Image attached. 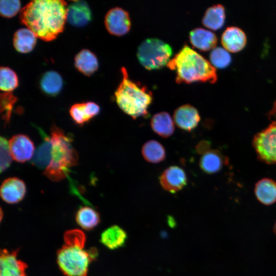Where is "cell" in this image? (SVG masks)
<instances>
[{
	"mask_svg": "<svg viewBox=\"0 0 276 276\" xmlns=\"http://www.w3.org/2000/svg\"><path fill=\"white\" fill-rule=\"evenodd\" d=\"M52 143L51 159L43 174L53 181L65 178L70 169L78 163L77 152L73 147L72 139L55 125L50 130Z\"/></svg>",
	"mask_w": 276,
	"mask_h": 276,
	"instance_id": "277c9868",
	"label": "cell"
},
{
	"mask_svg": "<svg viewBox=\"0 0 276 276\" xmlns=\"http://www.w3.org/2000/svg\"><path fill=\"white\" fill-rule=\"evenodd\" d=\"M127 237V234L123 229L114 225L102 233L100 242L108 249H116L125 244Z\"/></svg>",
	"mask_w": 276,
	"mask_h": 276,
	"instance_id": "44dd1931",
	"label": "cell"
},
{
	"mask_svg": "<svg viewBox=\"0 0 276 276\" xmlns=\"http://www.w3.org/2000/svg\"><path fill=\"white\" fill-rule=\"evenodd\" d=\"M100 107L94 102L76 103L70 109V114L77 125L82 126L97 116Z\"/></svg>",
	"mask_w": 276,
	"mask_h": 276,
	"instance_id": "2e32d148",
	"label": "cell"
},
{
	"mask_svg": "<svg viewBox=\"0 0 276 276\" xmlns=\"http://www.w3.org/2000/svg\"><path fill=\"white\" fill-rule=\"evenodd\" d=\"M74 65L78 71L87 76L94 74L99 66L97 56L87 49H83L77 54L74 58Z\"/></svg>",
	"mask_w": 276,
	"mask_h": 276,
	"instance_id": "ffe728a7",
	"label": "cell"
},
{
	"mask_svg": "<svg viewBox=\"0 0 276 276\" xmlns=\"http://www.w3.org/2000/svg\"><path fill=\"white\" fill-rule=\"evenodd\" d=\"M67 7L62 0H34L20 11V20L37 38L52 41L64 29Z\"/></svg>",
	"mask_w": 276,
	"mask_h": 276,
	"instance_id": "6da1fadb",
	"label": "cell"
},
{
	"mask_svg": "<svg viewBox=\"0 0 276 276\" xmlns=\"http://www.w3.org/2000/svg\"><path fill=\"white\" fill-rule=\"evenodd\" d=\"M161 187L166 191L174 194L183 189L188 183L186 172L177 166L166 169L159 177Z\"/></svg>",
	"mask_w": 276,
	"mask_h": 276,
	"instance_id": "9c48e42d",
	"label": "cell"
},
{
	"mask_svg": "<svg viewBox=\"0 0 276 276\" xmlns=\"http://www.w3.org/2000/svg\"><path fill=\"white\" fill-rule=\"evenodd\" d=\"M75 219L77 224L83 229L90 230L98 225L100 221V216L95 209L85 206L78 210Z\"/></svg>",
	"mask_w": 276,
	"mask_h": 276,
	"instance_id": "4316f807",
	"label": "cell"
},
{
	"mask_svg": "<svg viewBox=\"0 0 276 276\" xmlns=\"http://www.w3.org/2000/svg\"><path fill=\"white\" fill-rule=\"evenodd\" d=\"M150 126L156 134L164 138L172 135L175 130L173 120L165 111L154 114L151 119Z\"/></svg>",
	"mask_w": 276,
	"mask_h": 276,
	"instance_id": "d6986e66",
	"label": "cell"
},
{
	"mask_svg": "<svg viewBox=\"0 0 276 276\" xmlns=\"http://www.w3.org/2000/svg\"><path fill=\"white\" fill-rule=\"evenodd\" d=\"M104 24L107 31L116 36L125 35L129 32L131 27L129 13L120 7L113 8L107 12Z\"/></svg>",
	"mask_w": 276,
	"mask_h": 276,
	"instance_id": "ba28073f",
	"label": "cell"
},
{
	"mask_svg": "<svg viewBox=\"0 0 276 276\" xmlns=\"http://www.w3.org/2000/svg\"><path fill=\"white\" fill-rule=\"evenodd\" d=\"M37 38L35 34L27 28L18 29L13 35L14 47L19 53H29L34 49Z\"/></svg>",
	"mask_w": 276,
	"mask_h": 276,
	"instance_id": "7402d4cb",
	"label": "cell"
},
{
	"mask_svg": "<svg viewBox=\"0 0 276 276\" xmlns=\"http://www.w3.org/2000/svg\"><path fill=\"white\" fill-rule=\"evenodd\" d=\"M252 144L259 159L276 164V120L254 136Z\"/></svg>",
	"mask_w": 276,
	"mask_h": 276,
	"instance_id": "52a82bcc",
	"label": "cell"
},
{
	"mask_svg": "<svg viewBox=\"0 0 276 276\" xmlns=\"http://www.w3.org/2000/svg\"><path fill=\"white\" fill-rule=\"evenodd\" d=\"M189 39L194 47L202 51L214 49L218 41V38L214 32L202 28L191 30Z\"/></svg>",
	"mask_w": 276,
	"mask_h": 276,
	"instance_id": "e0dca14e",
	"label": "cell"
},
{
	"mask_svg": "<svg viewBox=\"0 0 276 276\" xmlns=\"http://www.w3.org/2000/svg\"><path fill=\"white\" fill-rule=\"evenodd\" d=\"M211 63L214 67L224 68L228 66L232 58L229 52L224 48L216 47L212 50L210 54Z\"/></svg>",
	"mask_w": 276,
	"mask_h": 276,
	"instance_id": "f546056e",
	"label": "cell"
},
{
	"mask_svg": "<svg viewBox=\"0 0 276 276\" xmlns=\"http://www.w3.org/2000/svg\"><path fill=\"white\" fill-rule=\"evenodd\" d=\"M27 192L25 183L16 177H9L3 181L1 186L2 199L9 204H15L21 201Z\"/></svg>",
	"mask_w": 276,
	"mask_h": 276,
	"instance_id": "7c38bea8",
	"label": "cell"
},
{
	"mask_svg": "<svg viewBox=\"0 0 276 276\" xmlns=\"http://www.w3.org/2000/svg\"><path fill=\"white\" fill-rule=\"evenodd\" d=\"M167 66L175 72L178 83L195 82L214 83L217 80L216 70L203 56L187 45L170 59Z\"/></svg>",
	"mask_w": 276,
	"mask_h": 276,
	"instance_id": "3957f363",
	"label": "cell"
},
{
	"mask_svg": "<svg viewBox=\"0 0 276 276\" xmlns=\"http://www.w3.org/2000/svg\"><path fill=\"white\" fill-rule=\"evenodd\" d=\"M63 85V80L60 75L54 71L45 72L41 77L40 86L45 94L54 96L59 94Z\"/></svg>",
	"mask_w": 276,
	"mask_h": 276,
	"instance_id": "d4e9b609",
	"label": "cell"
},
{
	"mask_svg": "<svg viewBox=\"0 0 276 276\" xmlns=\"http://www.w3.org/2000/svg\"><path fill=\"white\" fill-rule=\"evenodd\" d=\"M18 85L16 73L9 67L1 66L0 68V89L5 92H11Z\"/></svg>",
	"mask_w": 276,
	"mask_h": 276,
	"instance_id": "f1b7e54d",
	"label": "cell"
},
{
	"mask_svg": "<svg viewBox=\"0 0 276 276\" xmlns=\"http://www.w3.org/2000/svg\"><path fill=\"white\" fill-rule=\"evenodd\" d=\"M273 232H274V234L276 236V221H275V222L274 223V226H273Z\"/></svg>",
	"mask_w": 276,
	"mask_h": 276,
	"instance_id": "d590c367",
	"label": "cell"
},
{
	"mask_svg": "<svg viewBox=\"0 0 276 276\" xmlns=\"http://www.w3.org/2000/svg\"><path fill=\"white\" fill-rule=\"evenodd\" d=\"M247 38L245 32L235 26L227 27L222 34L221 42L227 51L236 53L242 50L246 45Z\"/></svg>",
	"mask_w": 276,
	"mask_h": 276,
	"instance_id": "9a60e30c",
	"label": "cell"
},
{
	"mask_svg": "<svg viewBox=\"0 0 276 276\" xmlns=\"http://www.w3.org/2000/svg\"><path fill=\"white\" fill-rule=\"evenodd\" d=\"M224 164L222 155L216 150H209L202 155L199 161L200 169L209 174L219 172Z\"/></svg>",
	"mask_w": 276,
	"mask_h": 276,
	"instance_id": "cb8c5ba5",
	"label": "cell"
},
{
	"mask_svg": "<svg viewBox=\"0 0 276 276\" xmlns=\"http://www.w3.org/2000/svg\"><path fill=\"white\" fill-rule=\"evenodd\" d=\"M1 149V172L7 170L11 165L13 159L10 150L9 141L3 136L0 139Z\"/></svg>",
	"mask_w": 276,
	"mask_h": 276,
	"instance_id": "1f68e13d",
	"label": "cell"
},
{
	"mask_svg": "<svg viewBox=\"0 0 276 276\" xmlns=\"http://www.w3.org/2000/svg\"><path fill=\"white\" fill-rule=\"evenodd\" d=\"M172 54V49L169 44L155 38L144 40L137 51L140 63L149 70L159 69L167 65Z\"/></svg>",
	"mask_w": 276,
	"mask_h": 276,
	"instance_id": "8992f818",
	"label": "cell"
},
{
	"mask_svg": "<svg viewBox=\"0 0 276 276\" xmlns=\"http://www.w3.org/2000/svg\"><path fill=\"white\" fill-rule=\"evenodd\" d=\"M91 18L90 8L85 1H74L67 7L66 20L73 26L83 27Z\"/></svg>",
	"mask_w": 276,
	"mask_h": 276,
	"instance_id": "5bb4252c",
	"label": "cell"
},
{
	"mask_svg": "<svg viewBox=\"0 0 276 276\" xmlns=\"http://www.w3.org/2000/svg\"><path fill=\"white\" fill-rule=\"evenodd\" d=\"M18 249L8 250L6 249L1 251L0 276H27V265L17 259Z\"/></svg>",
	"mask_w": 276,
	"mask_h": 276,
	"instance_id": "8fae6325",
	"label": "cell"
},
{
	"mask_svg": "<svg viewBox=\"0 0 276 276\" xmlns=\"http://www.w3.org/2000/svg\"><path fill=\"white\" fill-rule=\"evenodd\" d=\"M141 152L144 158L150 163H159L166 157L164 147L160 143L154 140L146 142L142 146Z\"/></svg>",
	"mask_w": 276,
	"mask_h": 276,
	"instance_id": "484cf974",
	"label": "cell"
},
{
	"mask_svg": "<svg viewBox=\"0 0 276 276\" xmlns=\"http://www.w3.org/2000/svg\"><path fill=\"white\" fill-rule=\"evenodd\" d=\"M225 11L222 4L214 5L205 11L202 19L204 26L213 30H217L224 25Z\"/></svg>",
	"mask_w": 276,
	"mask_h": 276,
	"instance_id": "603a6c76",
	"label": "cell"
},
{
	"mask_svg": "<svg viewBox=\"0 0 276 276\" xmlns=\"http://www.w3.org/2000/svg\"><path fill=\"white\" fill-rule=\"evenodd\" d=\"M208 144L205 142H202L198 144L196 147L197 152L199 153L204 154L209 150L208 149Z\"/></svg>",
	"mask_w": 276,
	"mask_h": 276,
	"instance_id": "836d02e7",
	"label": "cell"
},
{
	"mask_svg": "<svg viewBox=\"0 0 276 276\" xmlns=\"http://www.w3.org/2000/svg\"><path fill=\"white\" fill-rule=\"evenodd\" d=\"M172 218H171V217H169V225L171 226V227H173V226L175 224V222L174 221L172 220Z\"/></svg>",
	"mask_w": 276,
	"mask_h": 276,
	"instance_id": "e575fe53",
	"label": "cell"
},
{
	"mask_svg": "<svg viewBox=\"0 0 276 276\" xmlns=\"http://www.w3.org/2000/svg\"><path fill=\"white\" fill-rule=\"evenodd\" d=\"M200 120L197 109L193 106L187 104L177 108L173 113V121L180 129L191 131L195 129Z\"/></svg>",
	"mask_w": 276,
	"mask_h": 276,
	"instance_id": "4fadbf2b",
	"label": "cell"
},
{
	"mask_svg": "<svg viewBox=\"0 0 276 276\" xmlns=\"http://www.w3.org/2000/svg\"><path fill=\"white\" fill-rule=\"evenodd\" d=\"M44 139L35 150L32 164L37 168L44 169L47 168L51 159L52 143L50 136L44 135Z\"/></svg>",
	"mask_w": 276,
	"mask_h": 276,
	"instance_id": "83f0119b",
	"label": "cell"
},
{
	"mask_svg": "<svg viewBox=\"0 0 276 276\" xmlns=\"http://www.w3.org/2000/svg\"><path fill=\"white\" fill-rule=\"evenodd\" d=\"M255 194L263 204L269 205L276 201V182L269 178H262L256 183Z\"/></svg>",
	"mask_w": 276,
	"mask_h": 276,
	"instance_id": "ac0fdd59",
	"label": "cell"
},
{
	"mask_svg": "<svg viewBox=\"0 0 276 276\" xmlns=\"http://www.w3.org/2000/svg\"><path fill=\"white\" fill-rule=\"evenodd\" d=\"M122 80L114 93L119 108L132 119L148 114L152 101V94L144 86L130 79L126 69L121 68Z\"/></svg>",
	"mask_w": 276,
	"mask_h": 276,
	"instance_id": "5b68a950",
	"label": "cell"
},
{
	"mask_svg": "<svg viewBox=\"0 0 276 276\" xmlns=\"http://www.w3.org/2000/svg\"><path fill=\"white\" fill-rule=\"evenodd\" d=\"M86 236L81 230L67 231L64 244L57 254L59 268L65 276H87L90 262L98 257L95 248L84 249Z\"/></svg>",
	"mask_w": 276,
	"mask_h": 276,
	"instance_id": "7a4b0ae2",
	"label": "cell"
},
{
	"mask_svg": "<svg viewBox=\"0 0 276 276\" xmlns=\"http://www.w3.org/2000/svg\"><path fill=\"white\" fill-rule=\"evenodd\" d=\"M20 9V2L18 0H2L0 1L1 15L6 18L14 16Z\"/></svg>",
	"mask_w": 276,
	"mask_h": 276,
	"instance_id": "d6a6232c",
	"label": "cell"
},
{
	"mask_svg": "<svg viewBox=\"0 0 276 276\" xmlns=\"http://www.w3.org/2000/svg\"><path fill=\"white\" fill-rule=\"evenodd\" d=\"M10 150L13 159L18 163H25L30 160L35 152L34 143L27 135L16 134L9 141Z\"/></svg>",
	"mask_w": 276,
	"mask_h": 276,
	"instance_id": "30bf717a",
	"label": "cell"
},
{
	"mask_svg": "<svg viewBox=\"0 0 276 276\" xmlns=\"http://www.w3.org/2000/svg\"><path fill=\"white\" fill-rule=\"evenodd\" d=\"M17 98L11 92H5L1 95V112L5 125L9 123L13 107Z\"/></svg>",
	"mask_w": 276,
	"mask_h": 276,
	"instance_id": "4dcf8cb0",
	"label": "cell"
}]
</instances>
